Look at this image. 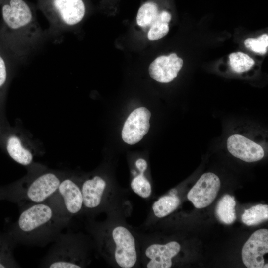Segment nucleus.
<instances>
[{"instance_id": "nucleus-1", "label": "nucleus", "mask_w": 268, "mask_h": 268, "mask_svg": "<svg viewBox=\"0 0 268 268\" xmlns=\"http://www.w3.org/2000/svg\"><path fill=\"white\" fill-rule=\"evenodd\" d=\"M27 0H4L0 39L17 60L26 58L47 37Z\"/></svg>"}, {"instance_id": "nucleus-2", "label": "nucleus", "mask_w": 268, "mask_h": 268, "mask_svg": "<svg viewBox=\"0 0 268 268\" xmlns=\"http://www.w3.org/2000/svg\"><path fill=\"white\" fill-rule=\"evenodd\" d=\"M21 206L10 235L23 245L44 247L54 241L70 220L58 215L46 202Z\"/></svg>"}, {"instance_id": "nucleus-3", "label": "nucleus", "mask_w": 268, "mask_h": 268, "mask_svg": "<svg viewBox=\"0 0 268 268\" xmlns=\"http://www.w3.org/2000/svg\"><path fill=\"white\" fill-rule=\"evenodd\" d=\"M64 175L45 169L30 172L12 187V198L21 205L44 202L56 192Z\"/></svg>"}, {"instance_id": "nucleus-4", "label": "nucleus", "mask_w": 268, "mask_h": 268, "mask_svg": "<svg viewBox=\"0 0 268 268\" xmlns=\"http://www.w3.org/2000/svg\"><path fill=\"white\" fill-rule=\"evenodd\" d=\"M37 7L49 23L48 36H58L80 23L86 13L83 0H37Z\"/></svg>"}, {"instance_id": "nucleus-5", "label": "nucleus", "mask_w": 268, "mask_h": 268, "mask_svg": "<svg viewBox=\"0 0 268 268\" xmlns=\"http://www.w3.org/2000/svg\"><path fill=\"white\" fill-rule=\"evenodd\" d=\"M42 259L40 267L49 268H81L85 266V245L77 235L61 232Z\"/></svg>"}, {"instance_id": "nucleus-6", "label": "nucleus", "mask_w": 268, "mask_h": 268, "mask_svg": "<svg viewBox=\"0 0 268 268\" xmlns=\"http://www.w3.org/2000/svg\"><path fill=\"white\" fill-rule=\"evenodd\" d=\"M45 202L58 215L70 219L83 211L80 184L65 175L56 192Z\"/></svg>"}, {"instance_id": "nucleus-7", "label": "nucleus", "mask_w": 268, "mask_h": 268, "mask_svg": "<svg viewBox=\"0 0 268 268\" xmlns=\"http://www.w3.org/2000/svg\"><path fill=\"white\" fill-rule=\"evenodd\" d=\"M111 236L116 264L122 268L134 267L137 262V253L133 234L126 227L118 225L113 228Z\"/></svg>"}, {"instance_id": "nucleus-8", "label": "nucleus", "mask_w": 268, "mask_h": 268, "mask_svg": "<svg viewBox=\"0 0 268 268\" xmlns=\"http://www.w3.org/2000/svg\"><path fill=\"white\" fill-rule=\"evenodd\" d=\"M220 184V180L216 174L211 172L204 173L189 191L187 198L196 208H204L216 198Z\"/></svg>"}, {"instance_id": "nucleus-9", "label": "nucleus", "mask_w": 268, "mask_h": 268, "mask_svg": "<svg viewBox=\"0 0 268 268\" xmlns=\"http://www.w3.org/2000/svg\"><path fill=\"white\" fill-rule=\"evenodd\" d=\"M268 252V230L255 231L245 242L242 249V261L247 268H261L264 265L263 256Z\"/></svg>"}, {"instance_id": "nucleus-10", "label": "nucleus", "mask_w": 268, "mask_h": 268, "mask_svg": "<svg viewBox=\"0 0 268 268\" xmlns=\"http://www.w3.org/2000/svg\"><path fill=\"white\" fill-rule=\"evenodd\" d=\"M150 112L141 107L134 110L125 121L122 131V137L125 142L130 145L140 141L148 133Z\"/></svg>"}, {"instance_id": "nucleus-11", "label": "nucleus", "mask_w": 268, "mask_h": 268, "mask_svg": "<svg viewBox=\"0 0 268 268\" xmlns=\"http://www.w3.org/2000/svg\"><path fill=\"white\" fill-rule=\"evenodd\" d=\"M183 64L176 53L160 56L150 65L149 73L152 78L161 83H168L175 78Z\"/></svg>"}, {"instance_id": "nucleus-12", "label": "nucleus", "mask_w": 268, "mask_h": 268, "mask_svg": "<svg viewBox=\"0 0 268 268\" xmlns=\"http://www.w3.org/2000/svg\"><path fill=\"white\" fill-rule=\"evenodd\" d=\"M0 144L8 155L20 165L28 166L33 161L34 155L18 134L6 127L0 136Z\"/></svg>"}, {"instance_id": "nucleus-13", "label": "nucleus", "mask_w": 268, "mask_h": 268, "mask_svg": "<svg viewBox=\"0 0 268 268\" xmlns=\"http://www.w3.org/2000/svg\"><path fill=\"white\" fill-rule=\"evenodd\" d=\"M227 147L233 156L247 162L259 161L264 156L261 146L240 134H235L229 136L227 141Z\"/></svg>"}, {"instance_id": "nucleus-14", "label": "nucleus", "mask_w": 268, "mask_h": 268, "mask_svg": "<svg viewBox=\"0 0 268 268\" xmlns=\"http://www.w3.org/2000/svg\"><path fill=\"white\" fill-rule=\"evenodd\" d=\"M181 249L180 245L176 241L165 244H153L145 251V255L148 262V268H169L172 265V258L176 256Z\"/></svg>"}, {"instance_id": "nucleus-15", "label": "nucleus", "mask_w": 268, "mask_h": 268, "mask_svg": "<svg viewBox=\"0 0 268 268\" xmlns=\"http://www.w3.org/2000/svg\"><path fill=\"white\" fill-rule=\"evenodd\" d=\"M107 184L100 176H94L80 183L83 200V210L94 211L101 205Z\"/></svg>"}, {"instance_id": "nucleus-16", "label": "nucleus", "mask_w": 268, "mask_h": 268, "mask_svg": "<svg viewBox=\"0 0 268 268\" xmlns=\"http://www.w3.org/2000/svg\"><path fill=\"white\" fill-rule=\"evenodd\" d=\"M17 60L0 39V110L9 83L14 62Z\"/></svg>"}, {"instance_id": "nucleus-17", "label": "nucleus", "mask_w": 268, "mask_h": 268, "mask_svg": "<svg viewBox=\"0 0 268 268\" xmlns=\"http://www.w3.org/2000/svg\"><path fill=\"white\" fill-rule=\"evenodd\" d=\"M135 166L139 171V174L133 178L131 183L132 190L142 198H148L151 194V186L144 173L147 167V162L143 159L139 158L135 162Z\"/></svg>"}, {"instance_id": "nucleus-18", "label": "nucleus", "mask_w": 268, "mask_h": 268, "mask_svg": "<svg viewBox=\"0 0 268 268\" xmlns=\"http://www.w3.org/2000/svg\"><path fill=\"white\" fill-rule=\"evenodd\" d=\"M234 197L225 195L219 200L216 207L215 212L218 219L222 223L230 224L236 220Z\"/></svg>"}, {"instance_id": "nucleus-19", "label": "nucleus", "mask_w": 268, "mask_h": 268, "mask_svg": "<svg viewBox=\"0 0 268 268\" xmlns=\"http://www.w3.org/2000/svg\"><path fill=\"white\" fill-rule=\"evenodd\" d=\"M171 19V15L166 11L159 12L158 15L150 26L147 37L150 40H159L166 36L169 32L168 23Z\"/></svg>"}, {"instance_id": "nucleus-20", "label": "nucleus", "mask_w": 268, "mask_h": 268, "mask_svg": "<svg viewBox=\"0 0 268 268\" xmlns=\"http://www.w3.org/2000/svg\"><path fill=\"white\" fill-rule=\"evenodd\" d=\"M180 204V200L175 195L165 196L154 202L152 210L158 218L165 217L177 209Z\"/></svg>"}, {"instance_id": "nucleus-21", "label": "nucleus", "mask_w": 268, "mask_h": 268, "mask_svg": "<svg viewBox=\"0 0 268 268\" xmlns=\"http://www.w3.org/2000/svg\"><path fill=\"white\" fill-rule=\"evenodd\" d=\"M268 219V205L259 204L245 210L241 216L242 222L248 226L256 225Z\"/></svg>"}, {"instance_id": "nucleus-22", "label": "nucleus", "mask_w": 268, "mask_h": 268, "mask_svg": "<svg viewBox=\"0 0 268 268\" xmlns=\"http://www.w3.org/2000/svg\"><path fill=\"white\" fill-rule=\"evenodd\" d=\"M159 11L157 5L153 2L143 4L139 9L137 17V24L141 27H150L156 19Z\"/></svg>"}, {"instance_id": "nucleus-23", "label": "nucleus", "mask_w": 268, "mask_h": 268, "mask_svg": "<svg viewBox=\"0 0 268 268\" xmlns=\"http://www.w3.org/2000/svg\"><path fill=\"white\" fill-rule=\"evenodd\" d=\"M15 243L12 238L9 240L0 238V268L20 267L12 256V249Z\"/></svg>"}, {"instance_id": "nucleus-24", "label": "nucleus", "mask_w": 268, "mask_h": 268, "mask_svg": "<svg viewBox=\"0 0 268 268\" xmlns=\"http://www.w3.org/2000/svg\"><path fill=\"white\" fill-rule=\"evenodd\" d=\"M230 65L232 69L236 73H242L250 70L255 64L253 59L246 54L238 52L229 55Z\"/></svg>"}, {"instance_id": "nucleus-25", "label": "nucleus", "mask_w": 268, "mask_h": 268, "mask_svg": "<svg viewBox=\"0 0 268 268\" xmlns=\"http://www.w3.org/2000/svg\"><path fill=\"white\" fill-rule=\"evenodd\" d=\"M245 46L253 52L264 54L267 52L268 47V35H262L258 38H249L244 41Z\"/></svg>"}, {"instance_id": "nucleus-26", "label": "nucleus", "mask_w": 268, "mask_h": 268, "mask_svg": "<svg viewBox=\"0 0 268 268\" xmlns=\"http://www.w3.org/2000/svg\"><path fill=\"white\" fill-rule=\"evenodd\" d=\"M7 126L4 125V122L3 121L2 118L1 117V114H0V136L3 132L4 129Z\"/></svg>"}, {"instance_id": "nucleus-27", "label": "nucleus", "mask_w": 268, "mask_h": 268, "mask_svg": "<svg viewBox=\"0 0 268 268\" xmlns=\"http://www.w3.org/2000/svg\"><path fill=\"white\" fill-rule=\"evenodd\" d=\"M262 268H268V264H266L265 265H264Z\"/></svg>"}, {"instance_id": "nucleus-28", "label": "nucleus", "mask_w": 268, "mask_h": 268, "mask_svg": "<svg viewBox=\"0 0 268 268\" xmlns=\"http://www.w3.org/2000/svg\"><path fill=\"white\" fill-rule=\"evenodd\" d=\"M4 0H0V2H3Z\"/></svg>"}, {"instance_id": "nucleus-29", "label": "nucleus", "mask_w": 268, "mask_h": 268, "mask_svg": "<svg viewBox=\"0 0 268 268\" xmlns=\"http://www.w3.org/2000/svg\"><path fill=\"white\" fill-rule=\"evenodd\" d=\"M0 111H1L0 110V114H0Z\"/></svg>"}]
</instances>
